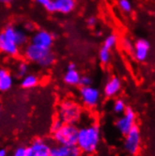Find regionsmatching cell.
Here are the masks:
<instances>
[{"label": "cell", "mask_w": 155, "mask_h": 156, "mask_svg": "<svg viewBox=\"0 0 155 156\" xmlns=\"http://www.w3.org/2000/svg\"><path fill=\"white\" fill-rule=\"evenodd\" d=\"M83 117V109L79 104L72 100H64L58 108V118L60 119L64 124L76 125Z\"/></svg>", "instance_id": "obj_2"}, {"label": "cell", "mask_w": 155, "mask_h": 156, "mask_svg": "<svg viewBox=\"0 0 155 156\" xmlns=\"http://www.w3.org/2000/svg\"><path fill=\"white\" fill-rule=\"evenodd\" d=\"M79 95L83 105L87 109L96 108L101 101V91L93 86L81 87Z\"/></svg>", "instance_id": "obj_5"}, {"label": "cell", "mask_w": 155, "mask_h": 156, "mask_svg": "<svg viewBox=\"0 0 155 156\" xmlns=\"http://www.w3.org/2000/svg\"><path fill=\"white\" fill-rule=\"evenodd\" d=\"M123 46L127 50L129 49V51H132V43H131V41L129 40H124V41H123Z\"/></svg>", "instance_id": "obj_30"}, {"label": "cell", "mask_w": 155, "mask_h": 156, "mask_svg": "<svg viewBox=\"0 0 155 156\" xmlns=\"http://www.w3.org/2000/svg\"><path fill=\"white\" fill-rule=\"evenodd\" d=\"M13 84V78L6 70L0 69V91H8Z\"/></svg>", "instance_id": "obj_15"}, {"label": "cell", "mask_w": 155, "mask_h": 156, "mask_svg": "<svg viewBox=\"0 0 155 156\" xmlns=\"http://www.w3.org/2000/svg\"><path fill=\"white\" fill-rule=\"evenodd\" d=\"M53 144L48 139L37 137L27 147H26V156H50Z\"/></svg>", "instance_id": "obj_6"}, {"label": "cell", "mask_w": 155, "mask_h": 156, "mask_svg": "<svg viewBox=\"0 0 155 156\" xmlns=\"http://www.w3.org/2000/svg\"><path fill=\"white\" fill-rule=\"evenodd\" d=\"M25 28H26V30H27V31H33L35 29V25L33 24V23H26V25H25Z\"/></svg>", "instance_id": "obj_31"}, {"label": "cell", "mask_w": 155, "mask_h": 156, "mask_svg": "<svg viewBox=\"0 0 155 156\" xmlns=\"http://www.w3.org/2000/svg\"><path fill=\"white\" fill-rule=\"evenodd\" d=\"M28 69H29V67L26 62H21L18 65V68H17V76L23 78L25 75L27 74Z\"/></svg>", "instance_id": "obj_24"}, {"label": "cell", "mask_w": 155, "mask_h": 156, "mask_svg": "<svg viewBox=\"0 0 155 156\" xmlns=\"http://www.w3.org/2000/svg\"><path fill=\"white\" fill-rule=\"evenodd\" d=\"M99 59L103 64H107L111 59V52H110V50L103 46V48L99 52Z\"/></svg>", "instance_id": "obj_21"}, {"label": "cell", "mask_w": 155, "mask_h": 156, "mask_svg": "<svg viewBox=\"0 0 155 156\" xmlns=\"http://www.w3.org/2000/svg\"><path fill=\"white\" fill-rule=\"evenodd\" d=\"M92 84V79L87 75H83L80 77V80H79V86L80 87H88V86H91Z\"/></svg>", "instance_id": "obj_27"}, {"label": "cell", "mask_w": 155, "mask_h": 156, "mask_svg": "<svg viewBox=\"0 0 155 156\" xmlns=\"http://www.w3.org/2000/svg\"><path fill=\"white\" fill-rule=\"evenodd\" d=\"M0 51L12 57H15L19 53V46L15 42L7 39L3 33L0 34Z\"/></svg>", "instance_id": "obj_14"}, {"label": "cell", "mask_w": 155, "mask_h": 156, "mask_svg": "<svg viewBox=\"0 0 155 156\" xmlns=\"http://www.w3.org/2000/svg\"><path fill=\"white\" fill-rule=\"evenodd\" d=\"M118 7L122 12L126 13L131 12L132 9V6L130 0H118Z\"/></svg>", "instance_id": "obj_23"}, {"label": "cell", "mask_w": 155, "mask_h": 156, "mask_svg": "<svg viewBox=\"0 0 155 156\" xmlns=\"http://www.w3.org/2000/svg\"><path fill=\"white\" fill-rule=\"evenodd\" d=\"M80 77L81 75L77 70H67L64 75V82L69 86H78Z\"/></svg>", "instance_id": "obj_16"}, {"label": "cell", "mask_w": 155, "mask_h": 156, "mask_svg": "<svg viewBox=\"0 0 155 156\" xmlns=\"http://www.w3.org/2000/svg\"><path fill=\"white\" fill-rule=\"evenodd\" d=\"M27 41V36L26 33L21 30V29H17L15 30V39H14V42L17 44V45L20 46H23L26 43Z\"/></svg>", "instance_id": "obj_19"}, {"label": "cell", "mask_w": 155, "mask_h": 156, "mask_svg": "<svg viewBox=\"0 0 155 156\" xmlns=\"http://www.w3.org/2000/svg\"><path fill=\"white\" fill-rule=\"evenodd\" d=\"M55 60H56V58H55V55L53 53H49L47 55H45L42 59H41L38 64L41 67H44V68H47V67H50L52 66L54 63H55Z\"/></svg>", "instance_id": "obj_20"}, {"label": "cell", "mask_w": 155, "mask_h": 156, "mask_svg": "<svg viewBox=\"0 0 155 156\" xmlns=\"http://www.w3.org/2000/svg\"><path fill=\"white\" fill-rule=\"evenodd\" d=\"M101 127L97 122H91L90 124L78 128L76 146L79 148L82 153L86 155L96 153L101 144Z\"/></svg>", "instance_id": "obj_1"}, {"label": "cell", "mask_w": 155, "mask_h": 156, "mask_svg": "<svg viewBox=\"0 0 155 156\" xmlns=\"http://www.w3.org/2000/svg\"><path fill=\"white\" fill-rule=\"evenodd\" d=\"M0 114H1V105H0Z\"/></svg>", "instance_id": "obj_36"}, {"label": "cell", "mask_w": 155, "mask_h": 156, "mask_svg": "<svg viewBox=\"0 0 155 156\" xmlns=\"http://www.w3.org/2000/svg\"><path fill=\"white\" fill-rule=\"evenodd\" d=\"M40 82L39 77L35 74H26L25 75L23 78H22V82H21V86L24 88H32L36 87Z\"/></svg>", "instance_id": "obj_17"}, {"label": "cell", "mask_w": 155, "mask_h": 156, "mask_svg": "<svg viewBox=\"0 0 155 156\" xmlns=\"http://www.w3.org/2000/svg\"><path fill=\"white\" fill-rule=\"evenodd\" d=\"M50 49L42 48L39 45H36L34 43H29L28 45L25 48V57L27 60H30L31 62H39L41 59H42L45 55H47L50 53Z\"/></svg>", "instance_id": "obj_8"}, {"label": "cell", "mask_w": 155, "mask_h": 156, "mask_svg": "<svg viewBox=\"0 0 155 156\" xmlns=\"http://www.w3.org/2000/svg\"><path fill=\"white\" fill-rule=\"evenodd\" d=\"M150 50V43L145 39L137 40L136 43L132 45L134 57L139 62H143L148 58Z\"/></svg>", "instance_id": "obj_10"}, {"label": "cell", "mask_w": 155, "mask_h": 156, "mask_svg": "<svg viewBox=\"0 0 155 156\" xmlns=\"http://www.w3.org/2000/svg\"><path fill=\"white\" fill-rule=\"evenodd\" d=\"M6 0H0V2H5Z\"/></svg>", "instance_id": "obj_35"}, {"label": "cell", "mask_w": 155, "mask_h": 156, "mask_svg": "<svg viewBox=\"0 0 155 156\" xmlns=\"http://www.w3.org/2000/svg\"><path fill=\"white\" fill-rule=\"evenodd\" d=\"M37 3L40 4L41 7H43L47 12H54V5L53 0H36Z\"/></svg>", "instance_id": "obj_25"}, {"label": "cell", "mask_w": 155, "mask_h": 156, "mask_svg": "<svg viewBox=\"0 0 155 156\" xmlns=\"http://www.w3.org/2000/svg\"><path fill=\"white\" fill-rule=\"evenodd\" d=\"M54 12L62 14L71 13L76 7V0H53Z\"/></svg>", "instance_id": "obj_13"}, {"label": "cell", "mask_w": 155, "mask_h": 156, "mask_svg": "<svg viewBox=\"0 0 155 156\" xmlns=\"http://www.w3.org/2000/svg\"><path fill=\"white\" fill-rule=\"evenodd\" d=\"M86 24L88 27H94L97 24V18L95 16H90L88 17L86 20Z\"/></svg>", "instance_id": "obj_29"}, {"label": "cell", "mask_w": 155, "mask_h": 156, "mask_svg": "<svg viewBox=\"0 0 155 156\" xmlns=\"http://www.w3.org/2000/svg\"><path fill=\"white\" fill-rule=\"evenodd\" d=\"M67 70H76V65L75 63H70L67 67Z\"/></svg>", "instance_id": "obj_32"}, {"label": "cell", "mask_w": 155, "mask_h": 156, "mask_svg": "<svg viewBox=\"0 0 155 156\" xmlns=\"http://www.w3.org/2000/svg\"><path fill=\"white\" fill-rule=\"evenodd\" d=\"M12 156H26V147L25 146H19L13 152Z\"/></svg>", "instance_id": "obj_28"}, {"label": "cell", "mask_w": 155, "mask_h": 156, "mask_svg": "<svg viewBox=\"0 0 155 156\" xmlns=\"http://www.w3.org/2000/svg\"><path fill=\"white\" fill-rule=\"evenodd\" d=\"M136 124V113L132 107L127 106L124 113L115 120V127L121 136H126Z\"/></svg>", "instance_id": "obj_7"}, {"label": "cell", "mask_w": 155, "mask_h": 156, "mask_svg": "<svg viewBox=\"0 0 155 156\" xmlns=\"http://www.w3.org/2000/svg\"><path fill=\"white\" fill-rule=\"evenodd\" d=\"M127 105L126 103L123 99L118 98L115 100V102L113 104V112L117 115H122L124 113V111L126 109Z\"/></svg>", "instance_id": "obj_18"}, {"label": "cell", "mask_w": 155, "mask_h": 156, "mask_svg": "<svg viewBox=\"0 0 155 156\" xmlns=\"http://www.w3.org/2000/svg\"><path fill=\"white\" fill-rule=\"evenodd\" d=\"M117 42H118V37L115 34H110L108 35L104 42V47L111 50L112 48H114L117 45Z\"/></svg>", "instance_id": "obj_22"}, {"label": "cell", "mask_w": 155, "mask_h": 156, "mask_svg": "<svg viewBox=\"0 0 155 156\" xmlns=\"http://www.w3.org/2000/svg\"><path fill=\"white\" fill-rule=\"evenodd\" d=\"M12 1H13V0H6L5 3H9V2H12Z\"/></svg>", "instance_id": "obj_34"}, {"label": "cell", "mask_w": 155, "mask_h": 156, "mask_svg": "<svg viewBox=\"0 0 155 156\" xmlns=\"http://www.w3.org/2000/svg\"><path fill=\"white\" fill-rule=\"evenodd\" d=\"M8 151L6 149H0V156H7Z\"/></svg>", "instance_id": "obj_33"}, {"label": "cell", "mask_w": 155, "mask_h": 156, "mask_svg": "<svg viewBox=\"0 0 155 156\" xmlns=\"http://www.w3.org/2000/svg\"><path fill=\"white\" fill-rule=\"evenodd\" d=\"M50 156H52V155H50Z\"/></svg>", "instance_id": "obj_37"}, {"label": "cell", "mask_w": 155, "mask_h": 156, "mask_svg": "<svg viewBox=\"0 0 155 156\" xmlns=\"http://www.w3.org/2000/svg\"><path fill=\"white\" fill-rule=\"evenodd\" d=\"M78 127L76 125L64 124L58 131L52 133L53 140L61 146H76Z\"/></svg>", "instance_id": "obj_3"}, {"label": "cell", "mask_w": 155, "mask_h": 156, "mask_svg": "<svg viewBox=\"0 0 155 156\" xmlns=\"http://www.w3.org/2000/svg\"><path fill=\"white\" fill-rule=\"evenodd\" d=\"M63 125H64V123H63V121H62L60 119H58V118L54 119L53 121H52L51 127H50V132H51L52 133H56V132L58 131Z\"/></svg>", "instance_id": "obj_26"}, {"label": "cell", "mask_w": 155, "mask_h": 156, "mask_svg": "<svg viewBox=\"0 0 155 156\" xmlns=\"http://www.w3.org/2000/svg\"><path fill=\"white\" fill-rule=\"evenodd\" d=\"M31 43H34L42 48L50 49L54 43L53 34L46 30H38L33 34L31 38Z\"/></svg>", "instance_id": "obj_9"}, {"label": "cell", "mask_w": 155, "mask_h": 156, "mask_svg": "<svg viewBox=\"0 0 155 156\" xmlns=\"http://www.w3.org/2000/svg\"><path fill=\"white\" fill-rule=\"evenodd\" d=\"M121 88H122V83L120 79L117 76H112L104 85V94L107 98H114L120 92Z\"/></svg>", "instance_id": "obj_11"}, {"label": "cell", "mask_w": 155, "mask_h": 156, "mask_svg": "<svg viewBox=\"0 0 155 156\" xmlns=\"http://www.w3.org/2000/svg\"><path fill=\"white\" fill-rule=\"evenodd\" d=\"M50 155L52 156H81L82 152L77 146H52Z\"/></svg>", "instance_id": "obj_12"}, {"label": "cell", "mask_w": 155, "mask_h": 156, "mask_svg": "<svg viewBox=\"0 0 155 156\" xmlns=\"http://www.w3.org/2000/svg\"><path fill=\"white\" fill-rule=\"evenodd\" d=\"M141 145V135L139 127L135 124L129 131L126 136H124L123 149L130 156L137 155Z\"/></svg>", "instance_id": "obj_4"}]
</instances>
